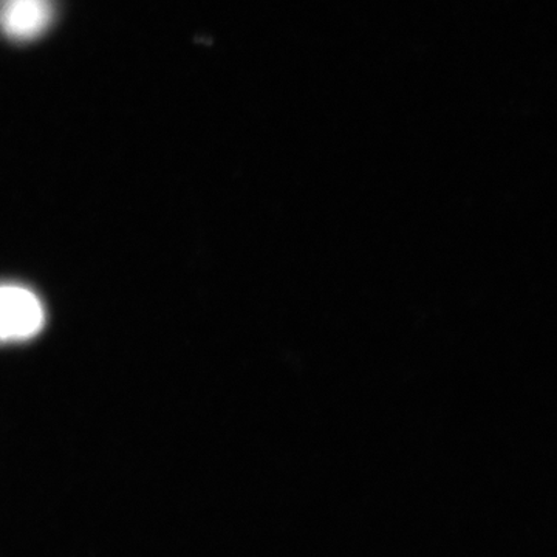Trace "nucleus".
<instances>
[{
    "label": "nucleus",
    "instance_id": "obj_1",
    "mask_svg": "<svg viewBox=\"0 0 557 557\" xmlns=\"http://www.w3.org/2000/svg\"><path fill=\"white\" fill-rule=\"evenodd\" d=\"M46 307L32 288L0 284V344L24 343L46 325Z\"/></svg>",
    "mask_w": 557,
    "mask_h": 557
},
{
    "label": "nucleus",
    "instance_id": "obj_2",
    "mask_svg": "<svg viewBox=\"0 0 557 557\" xmlns=\"http://www.w3.org/2000/svg\"><path fill=\"white\" fill-rule=\"evenodd\" d=\"M54 17L53 0H2L0 32L13 40H32L50 27Z\"/></svg>",
    "mask_w": 557,
    "mask_h": 557
}]
</instances>
